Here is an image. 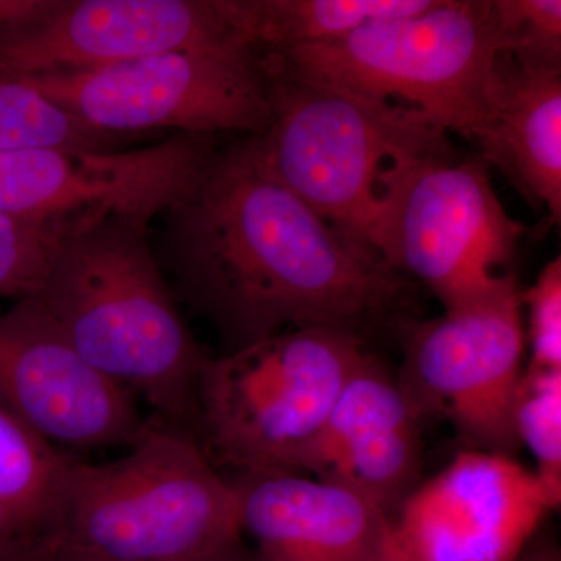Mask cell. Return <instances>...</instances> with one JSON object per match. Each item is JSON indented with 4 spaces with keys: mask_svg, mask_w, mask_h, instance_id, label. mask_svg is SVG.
I'll list each match as a JSON object with an SVG mask.
<instances>
[{
    "mask_svg": "<svg viewBox=\"0 0 561 561\" xmlns=\"http://www.w3.org/2000/svg\"><path fill=\"white\" fill-rule=\"evenodd\" d=\"M164 256L181 297L230 351L295 328L356 331L401 276L313 213L262 160L253 136L217 149L168 210Z\"/></svg>",
    "mask_w": 561,
    "mask_h": 561,
    "instance_id": "1",
    "label": "cell"
},
{
    "mask_svg": "<svg viewBox=\"0 0 561 561\" xmlns=\"http://www.w3.org/2000/svg\"><path fill=\"white\" fill-rule=\"evenodd\" d=\"M147 230L119 214L81 225L62 241L35 300L91 367L195 437L208 356L176 308Z\"/></svg>",
    "mask_w": 561,
    "mask_h": 561,
    "instance_id": "2",
    "label": "cell"
},
{
    "mask_svg": "<svg viewBox=\"0 0 561 561\" xmlns=\"http://www.w3.org/2000/svg\"><path fill=\"white\" fill-rule=\"evenodd\" d=\"M54 534L110 561H206L242 545L239 491L194 435L146 421L121 459L70 456Z\"/></svg>",
    "mask_w": 561,
    "mask_h": 561,
    "instance_id": "3",
    "label": "cell"
},
{
    "mask_svg": "<svg viewBox=\"0 0 561 561\" xmlns=\"http://www.w3.org/2000/svg\"><path fill=\"white\" fill-rule=\"evenodd\" d=\"M497 55L491 0H435L412 16L260 58L265 72L402 106L476 140L493 110Z\"/></svg>",
    "mask_w": 561,
    "mask_h": 561,
    "instance_id": "4",
    "label": "cell"
},
{
    "mask_svg": "<svg viewBox=\"0 0 561 561\" xmlns=\"http://www.w3.org/2000/svg\"><path fill=\"white\" fill-rule=\"evenodd\" d=\"M364 357L356 331L337 327L295 328L208 357L195 393V437L201 432L243 474H300Z\"/></svg>",
    "mask_w": 561,
    "mask_h": 561,
    "instance_id": "5",
    "label": "cell"
},
{
    "mask_svg": "<svg viewBox=\"0 0 561 561\" xmlns=\"http://www.w3.org/2000/svg\"><path fill=\"white\" fill-rule=\"evenodd\" d=\"M265 76L271 121L253 135L262 160L321 219L368 249L383 171L446 146L445 131L402 106L283 73Z\"/></svg>",
    "mask_w": 561,
    "mask_h": 561,
    "instance_id": "6",
    "label": "cell"
},
{
    "mask_svg": "<svg viewBox=\"0 0 561 561\" xmlns=\"http://www.w3.org/2000/svg\"><path fill=\"white\" fill-rule=\"evenodd\" d=\"M481 154L454 157L449 144L391 162L381 176L367 247L453 309L494 289L522 238L491 186Z\"/></svg>",
    "mask_w": 561,
    "mask_h": 561,
    "instance_id": "7",
    "label": "cell"
},
{
    "mask_svg": "<svg viewBox=\"0 0 561 561\" xmlns=\"http://www.w3.org/2000/svg\"><path fill=\"white\" fill-rule=\"evenodd\" d=\"M110 135L172 128L260 135L271 121L268 80L254 51L195 47L121 65L20 79Z\"/></svg>",
    "mask_w": 561,
    "mask_h": 561,
    "instance_id": "8",
    "label": "cell"
},
{
    "mask_svg": "<svg viewBox=\"0 0 561 561\" xmlns=\"http://www.w3.org/2000/svg\"><path fill=\"white\" fill-rule=\"evenodd\" d=\"M524 350L522 290L507 273L482 297L415 324L398 379L423 419L448 420L470 449L515 457Z\"/></svg>",
    "mask_w": 561,
    "mask_h": 561,
    "instance_id": "9",
    "label": "cell"
},
{
    "mask_svg": "<svg viewBox=\"0 0 561 561\" xmlns=\"http://www.w3.org/2000/svg\"><path fill=\"white\" fill-rule=\"evenodd\" d=\"M195 47L254 51L236 0H38L0 32V80L105 68Z\"/></svg>",
    "mask_w": 561,
    "mask_h": 561,
    "instance_id": "10",
    "label": "cell"
},
{
    "mask_svg": "<svg viewBox=\"0 0 561 561\" xmlns=\"http://www.w3.org/2000/svg\"><path fill=\"white\" fill-rule=\"evenodd\" d=\"M213 135L175 133L131 151H0V213L36 219L119 214L149 224L201 180Z\"/></svg>",
    "mask_w": 561,
    "mask_h": 561,
    "instance_id": "11",
    "label": "cell"
},
{
    "mask_svg": "<svg viewBox=\"0 0 561 561\" xmlns=\"http://www.w3.org/2000/svg\"><path fill=\"white\" fill-rule=\"evenodd\" d=\"M560 505L515 457L465 449L390 516V561H515Z\"/></svg>",
    "mask_w": 561,
    "mask_h": 561,
    "instance_id": "12",
    "label": "cell"
},
{
    "mask_svg": "<svg viewBox=\"0 0 561 561\" xmlns=\"http://www.w3.org/2000/svg\"><path fill=\"white\" fill-rule=\"evenodd\" d=\"M0 405L57 448L130 446L135 398L91 367L36 300L0 316Z\"/></svg>",
    "mask_w": 561,
    "mask_h": 561,
    "instance_id": "13",
    "label": "cell"
},
{
    "mask_svg": "<svg viewBox=\"0 0 561 561\" xmlns=\"http://www.w3.org/2000/svg\"><path fill=\"white\" fill-rule=\"evenodd\" d=\"M421 420L400 379L365 354L300 474L356 491L391 516L419 485Z\"/></svg>",
    "mask_w": 561,
    "mask_h": 561,
    "instance_id": "14",
    "label": "cell"
},
{
    "mask_svg": "<svg viewBox=\"0 0 561 561\" xmlns=\"http://www.w3.org/2000/svg\"><path fill=\"white\" fill-rule=\"evenodd\" d=\"M236 486L262 560L390 561V516L356 491L295 472H247Z\"/></svg>",
    "mask_w": 561,
    "mask_h": 561,
    "instance_id": "15",
    "label": "cell"
},
{
    "mask_svg": "<svg viewBox=\"0 0 561 561\" xmlns=\"http://www.w3.org/2000/svg\"><path fill=\"white\" fill-rule=\"evenodd\" d=\"M476 142L527 202L561 219V68L497 55L493 110Z\"/></svg>",
    "mask_w": 561,
    "mask_h": 561,
    "instance_id": "16",
    "label": "cell"
},
{
    "mask_svg": "<svg viewBox=\"0 0 561 561\" xmlns=\"http://www.w3.org/2000/svg\"><path fill=\"white\" fill-rule=\"evenodd\" d=\"M69 459L0 405V549L54 534L55 504Z\"/></svg>",
    "mask_w": 561,
    "mask_h": 561,
    "instance_id": "17",
    "label": "cell"
},
{
    "mask_svg": "<svg viewBox=\"0 0 561 561\" xmlns=\"http://www.w3.org/2000/svg\"><path fill=\"white\" fill-rule=\"evenodd\" d=\"M435 0H238L243 35L257 57L343 38L376 21L412 16Z\"/></svg>",
    "mask_w": 561,
    "mask_h": 561,
    "instance_id": "18",
    "label": "cell"
},
{
    "mask_svg": "<svg viewBox=\"0 0 561 561\" xmlns=\"http://www.w3.org/2000/svg\"><path fill=\"white\" fill-rule=\"evenodd\" d=\"M121 138L77 119L24 81L0 80V151H113Z\"/></svg>",
    "mask_w": 561,
    "mask_h": 561,
    "instance_id": "19",
    "label": "cell"
},
{
    "mask_svg": "<svg viewBox=\"0 0 561 561\" xmlns=\"http://www.w3.org/2000/svg\"><path fill=\"white\" fill-rule=\"evenodd\" d=\"M98 217L36 219L0 213V297L35 300L62 241Z\"/></svg>",
    "mask_w": 561,
    "mask_h": 561,
    "instance_id": "20",
    "label": "cell"
},
{
    "mask_svg": "<svg viewBox=\"0 0 561 561\" xmlns=\"http://www.w3.org/2000/svg\"><path fill=\"white\" fill-rule=\"evenodd\" d=\"M513 421L519 445H526L535 459V474L560 505L561 370H524Z\"/></svg>",
    "mask_w": 561,
    "mask_h": 561,
    "instance_id": "21",
    "label": "cell"
},
{
    "mask_svg": "<svg viewBox=\"0 0 561 561\" xmlns=\"http://www.w3.org/2000/svg\"><path fill=\"white\" fill-rule=\"evenodd\" d=\"M497 51L518 65L561 68L560 0H491Z\"/></svg>",
    "mask_w": 561,
    "mask_h": 561,
    "instance_id": "22",
    "label": "cell"
},
{
    "mask_svg": "<svg viewBox=\"0 0 561 561\" xmlns=\"http://www.w3.org/2000/svg\"><path fill=\"white\" fill-rule=\"evenodd\" d=\"M522 306L529 311L527 342L531 368L561 370V257L549 262L527 290Z\"/></svg>",
    "mask_w": 561,
    "mask_h": 561,
    "instance_id": "23",
    "label": "cell"
},
{
    "mask_svg": "<svg viewBox=\"0 0 561 561\" xmlns=\"http://www.w3.org/2000/svg\"><path fill=\"white\" fill-rule=\"evenodd\" d=\"M60 546L61 538L57 534L25 538L0 549V561H51Z\"/></svg>",
    "mask_w": 561,
    "mask_h": 561,
    "instance_id": "24",
    "label": "cell"
},
{
    "mask_svg": "<svg viewBox=\"0 0 561 561\" xmlns=\"http://www.w3.org/2000/svg\"><path fill=\"white\" fill-rule=\"evenodd\" d=\"M515 561H560V552L551 541L531 540Z\"/></svg>",
    "mask_w": 561,
    "mask_h": 561,
    "instance_id": "25",
    "label": "cell"
},
{
    "mask_svg": "<svg viewBox=\"0 0 561 561\" xmlns=\"http://www.w3.org/2000/svg\"><path fill=\"white\" fill-rule=\"evenodd\" d=\"M38 0H0V32L27 14L36 5Z\"/></svg>",
    "mask_w": 561,
    "mask_h": 561,
    "instance_id": "26",
    "label": "cell"
},
{
    "mask_svg": "<svg viewBox=\"0 0 561 561\" xmlns=\"http://www.w3.org/2000/svg\"><path fill=\"white\" fill-rule=\"evenodd\" d=\"M51 561H110L102 559V557L94 556V553L80 551V549L70 548V546L62 545L58 548Z\"/></svg>",
    "mask_w": 561,
    "mask_h": 561,
    "instance_id": "27",
    "label": "cell"
},
{
    "mask_svg": "<svg viewBox=\"0 0 561 561\" xmlns=\"http://www.w3.org/2000/svg\"><path fill=\"white\" fill-rule=\"evenodd\" d=\"M206 561H265L262 559H253V557L249 556L245 551H243L242 545L238 546V548L231 549L230 552L221 553L219 557H214V559Z\"/></svg>",
    "mask_w": 561,
    "mask_h": 561,
    "instance_id": "28",
    "label": "cell"
}]
</instances>
